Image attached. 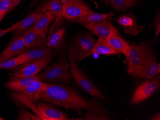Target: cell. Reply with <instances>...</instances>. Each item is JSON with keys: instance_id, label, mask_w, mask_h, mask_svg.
Returning a JSON list of instances; mask_svg holds the SVG:
<instances>
[{"instance_id": "25", "label": "cell", "mask_w": 160, "mask_h": 120, "mask_svg": "<svg viewBox=\"0 0 160 120\" xmlns=\"http://www.w3.org/2000/svg\"><path fill=\"white\" fill-rule=\"evenodd\" d=\"M110 45L115 50L120 54L127 55L130 48V46L118 35H115L107 39Z\"/></svg>"}, {"instance_id": "31", "label": "cell", "mask_w": 160, "mask_h": 120, "mask_svg": "<svg viewBox=\"0 0 160 120\" xmlns=\"http://www.w3.org/2000/svg\"><path fill=\"white\" fill-rule=\"evenodd\" d=\"M11 27L7 28V29H4V30H2L0 29V38L3 36L5 34H7V33L11 31Z\"/></svg>"}, {"instance_id": "30", "label": "cell", "mask_w": 160, "mask_h": 120, "mask_svg": "<svg viewBox=\"0 0 160 120\" xmlns=\"http://www.w3.org/2000/svg\"><path fill=\"white\" fill-rule=\"evenodd\" d=\"M154 27H155V37H157L160 33V13H158V16H156L154 22Z\"/></svg>"}, {"instance_id": "4", "label": "cell", "mask_w": 160, "mask_h": 120, "mask_svg": "<svg viewBox=\"0 0 160 120\" xmlns=\"http://www.w3.org/2000/svg\"><path fill=\"white\" fill-rule=\"evenodd\" d=\"M126 58L128 61V67L148 65L156 61V56L150 42H143L139 45L130 46Z\"/></svg>"}, {"instance_id": "16", "label": "cell", "mask_w": 160, "mask_h": 120, "mask_svg": "<svg viewBox=\"0 0 160 120\" xmlns=\"http://www.w3.org/2000/svg\"><path fill=\"white\" fill-rule=\"evenodd\" d=\"M116 21L122 27L125 34L136 36L143 32L145 28L140 26L132 13L123 15L116 19Z\"/></svg>"}, {"instance_id": "18", "label": "cell", "mask_w": 160, "mask_h": 120, "mask_svg": "<svg viewBox=\"0 0 160 120\" xmlns=\"http://www.w3.org/2000/svg\"><path fill=\"white\" fill-rule=\"evenodd\" d=\"M41 73L29 77H11L6 83V87L14 91H20L25 89L31 82L40 79Z\"/></svg>"}, {"instance_id": "12", "label": "cell", "mask_w": 160, "mask_h": 120, "mask_svg": "<svg viewBox=\"0 0 160 120\" xmlns=\"http://www.w3.org/2000/svg\"><path fill=\"white\" fill-rule=\"evenodd\" d=\"M48 37L43 30H33L31 27L23 34V40L28 49L41 48L46 46Z\"/></svg>"}, {"instance_id": "7", "label": "cell", "mask_w": 160, "mask_h": 120, "mask_svg": "<svg viewBox=\"0 0 160 120\" xmlns=\"http://www.w3.org/2000/svg\"><path fill=\"white\" fill-rule=\"evenodd\" d=\"M160 87V74L154 76L153 78L149 79L146 82L141 84L136 89L132 97L130 103L137 104L154 94L159 89Z\"/></svg>"}, {"instance_id": "22", "label": "cell", "mask_w": 160, "mask_h": 120, "mask_svg": "<svg viewBox=\"0 0 160 120\" xmlns=\"http://www.w3.org/2000/svg\"><path fill=\"white\" fill-rule=\"evenodd\" d=\"M56 17L48 10H44L38 12V16L34 26L31 27L33 30H43L47 34L48 26L54 21Z\"/></svg>"}, {"instance_id": "20", "label": "cell", "mask_w": 160, "mask_h": 120, "mask_svg": "<svg viewBox=\"0 0 160 120\" xmlns=\"http://www.w3.org/2000/svg\"><path fill=\"white\" fill-rule=\"evenodd\" d=\"M53 54L52 48L47 46L27 50L23 54L26 63L44 60L49 56H53Z\"/></svg>"}, {"instance_id": "32", "label": "cell", "mask_w": 160, "mask_h": 120, "mask_svg": "<svg viewBox=\"0 0 160 120\" xmlns=\"http://www.w3.org/2000/svg\"><path fill=\"white\" fill-rule=\"evenodd\" d=\"M149 120H160V113H156L155 115L152 117L150 118Z\"/></svg>"}, {"instance_id": "8", "label": "cell", "mask_w": 160, "mask_h": 120, "mask_svg": "<svg viewBox=\"0 0 160 120\" xmlns=\"http://www.w3.org/2000/svg\"><path fill=\"white\" fill-rule=\"evenodd\" d=\"M52 57L50 56L44 60L25 63L14 70L13 75L17 77H29L37 75L49 64Z\"/></svg>"}, {"instance_id": "2", "label": "cell", "mask_w": 160, "mask_h": 120, "mask_svg": "<svg viewBox=\"0 0 160 120\" xmlns=\"http://www.w3.org/2000/svg\"><path fill=\"white\" fill-rule=\"evenodd\" d=\"M96 43V40L91 33H83L77 36L69 47L68 55L70 63L77 64L91 55Z\"/></svg>"}, {"instance_id": "24", "label": "cell", "mask_w": 160, "mask_h": 120, "mask_svg": "<svg viewBox=\"0 0 160 120\" xmlns=\"http://www.w3.org/2000/svg\"><path fill=\"white\" fill-rule=\"evenodd\" d=\"M92 54L102 55H115L120 53L110 45L107 39L99 38L92 48Z\"/></svg>"}, {"instance_id": "13", "label": "cell", "mask_w": 160, "mask_h": 120, "mask_svg": "<svg viewBox=\"0 0 160 120\" xmlns=\"http://www.w3.org/2000/svg\"><path fill=\"white\" fill-rule=\"evenodd\" d=\"M130 76L135 78L151 79L160 73V64L153 62L148 65L128 67Z\"/></svg>"}, {"instance_id": "6", "label": "cell", "mask_w": 160, "mask_h": 120, "mask_svg": "<svg viewBox=\"0 0 160 120\" xmlns=\"http://www.w3.org/2000/svg\"><path fill=\"white\" fill-rule=\"evenodd\" d=\"M70 71L71 78L82 90L94 97L103 101L107 100L104 94H102L98 89L90 80L82 70L78 68L76 63H70Z\"/></svg>"}, {"instance_id": "34", "label": "cell", "mask_w": 160, "mask_h": 120, "mask_svg": "<svg viewBox=\"0 0 160 120\" xmlns=\"http://www.w3.org/2000/svg\"><path fill=\"white\" fill-rule=\"evenodd\" d=\"M68 1H69V0H60V2L63 4V3L66 2Z\"/></svg>"}, {"instance_id": "23", "label": "cell", "mask_w": 160, "mask_h": 120, "mask_svg": "<svg viewBox=\"0 0 160 120\" xmlns=\"http://www.w3.org/2000/svg\"><path fill=\"white\" fill-rule=\"evenodd\" d=\"M44 10H48L53 14L56 17L55 20L63 19L62 3L59 0H49L46 2L37 9V12H40Z\"/></svg>"}, {"instance_id": "10", "label": "cell", "mask_w": 160, "mask_h": 120, "mask_svg": "<svg viewBox=\"0 0 160 120\" xmlns=\"http://www.w3.org/2000/svg\"><path fill=\"white\" fill-rule=\"evenodd\" d=\"M62 8L64 17L69 20L85 15L90 9L83 0H69L63 3Z\"/></svg>"}, {"instance_id": "9", "label": "cell", "mask_w": 160, "mask_h": 120, "mask_svg": "<svg viewBox=\"0 0 160 120\" xmlns=\"http://www.w3.org/2000/svg\"><path fill=\"white\" fill-rule=\"evenodd\" d=\"M64 19L55 20L50 26L48 37L46 46L53 48H62L63 47L65 28L63 27Z\"/></svg>"}, {"instance_id": "28", "label": "cell", "mask_w": 160, "mask_h": 120, "mask_svg": "<svg viewBox=\"0 0 160 120\" xmlns=\"http://www.w3.org/2000/svg\"><path fill=\"white\" fill-rule=\"evenodd\" d=\"M16 7L13 3L7 0H0V23L6 13Z\"/></svg>"}, {"instance_id": "27", "label": "cell", "mask_w": 160, "mask_h": 120, "mask_svg": "<svg viewBox=\"0 0 160 120\" xmlns=\"http://www.w3.org/2000/svg\"><path fill=\"white\" fill-rule=\"evenodd\" d=\"M111 2L114 8L122 11L131 7L134 5L136 0H108Z\"/></svg>"}, {"instance_id": "33", "label": "cell", "mask_w": 160, "mask_h": 120, "mask_svg": "<svg viewBox=\"0 0 160 120\" xmlns=\"http://www.w3.org/2000/svg\"><path fill=\"white\" fill-rule=\"evenodd\" d=\"M7 1L12 2L16 6H17L21 1V0H7Z\"/></svg>"}, {"instance_id": "35", "label": "cell", "mask_w": 160, "mask_h": 120, "mask_svg": "<svg viewBox=\"0 0 160 120\" xmlns=\"http://www.w3.org/2000/svg\"><path fill=\"white\" fill-rule=\"evenodd\" d=\"M4 120V119H3V118H2L1 117H0V120Z\"/></svg>"}, {"instance_id": "5", "label": "cell", "mask_w": 160, "mask_h": 120, "mask_svg": "<svg viewBox=\"0 0 160 120\" xmlns=\"http://www.w3.org/2000/svg\"><path fill=\"white\" fill-rule=\"evenodd\" d=\"M47 84L40 79L35 80L21 91H13L12 97L19 105H23L29 108L39 100V94Z\"/></svg>"}, {"instance_id": "15", "label": "cell", "mask_w": 160, "mask_h": 120, "mask_svg": "<svg viewBox=\"0 0 160 120\" xmlns=\"http://www.w3.org/2000/svg\"><path fill=\"white\" fill-rule=\"evenodd\" d=\"M27 51L23 35L17 36L0 54V62L19 56Z\"/></svg>"}, {"instance_id": "17", "label": "cell", "mask_w": 160, "mask_h": 120, "mask_svg": "<svg viewBox=\"0 0 160 120\" xmlns=\"http://www.w3.org/2000/svg\"><path fill=\"white\" fill-rule=\"evenodd\" d=\"M36 106L44 120H69L67 114L55 107L53 104L40 102L37 103Z\"/></svg>"}, {"instance_id": "3", "label": "cell", "mask_w": 160, "mask_h": 120, "mask_svg": "<svg viewBox=\"0 0 160 120\" xmlns=\"http://www.w3.org/2000/svg\"><path fill=\"white\" fill-rule=\"evenodd\" d=\"M70 66L66 57L61 55L58 62L41 73L40 80L48 84H68L72 79Z\"/></svg>"}, {"instance_id": "26", "label": "cell", "mask_w": 160, "mask_h": 120, "mask_svg": "<svg viewBox=\"0 0 160 120\" xmlns=\"http://www.w3.org/2000/svg\"><path fill=\"white\" fill-rule=\"evenodd\" d=\"M26 63L23 54L14 58L8 59L0 62V69L14 70L20 65Z\"/></svg>"}, {"instance_id": "21", "label": "cell", "mask_w": 160, "mask_h": 120, "mask_svg": "<svg viewBox=\"0 0 160 120\" xmlns=\"http://www.w3.org/2000/svg\"><path fill=\"white\" fill-rule=\"evenodd\" d=\"M38 16L37 12H33L26 18L13 24L11 27V31L16 36L23 35L27 29L36 23Z\"/></svg>"}, {"instance_id": "1", "label": "cell", "mask_w": 160, "mask_h": 120, "mask_svg": "<svg viewBox=\"0 0 160 120\" xmlns=\"http://www.w3.org/2000/svg\"><path fill=\"white\" fill-rule=\"evenodd\" d=\"M39 100L72 109L81 114L88 103V101L76 89L63 84L48 83L39 94Z\"/></svg>"}, {"instance_id": "19", "label": "cell", "mask_w": 160, "mask_h": 120, "mask_svg": "<svg viewBox=\"0 0 160 120\" xmlns=\"http://www.w3.org/2000/svg\"><path fill=\"white\" fill-rule=\"evenodd\" d=\"M114 15V13L112 12L107 13H100L94 12L90 9L85 15L76 18L72 21L75 23H80L82 25L94 24L106 20H110Z\"/></svg>"}, {"instance_id": "29", "label": "cell", "mask_w": 160, "mask_h": 120, "mask_svg": "<svg viewBox=\"0 0 160 120\" xmlns=\"http://www.w3.org/2000/svg\"><path fill=\"white\" fill-rule=\"evenodd\" d=\"M18 120H41V119L36 114H32L28 111H26L24 108H21L19 111Z\"/></svg>"}, {"instance_id": "14", "label": "cell", "mask_w": 160, "mask_h": 120, "mask_svg": "<svg viewBox=\"0 0 160 120\" xmlns=\"http://www.w3.org/2000/svg\"><path fill=\"white\" fill-rule=\"evenodd\" d=\"M86 113L83 120H110L111 118L108 112L98 102L95 97L88 101Z\"/></svg>"}, {"instance_id": "11", "label": "cell", "mask_w": 160, "mask_h": 120, "mask_svg": "<svg viewBox=\"0 0 160 120\" xmlns=\"http://www.w3.org/2000/svg\"><path fill=\"white\" fill-rule=\"evenodd\" d=\"M82 26L90 31L91 34L96 35L98 38L107 39L115 35H118V31L111 24L110 20L102 21L91 24H84Z\"/></svg>"}]
</instances>
